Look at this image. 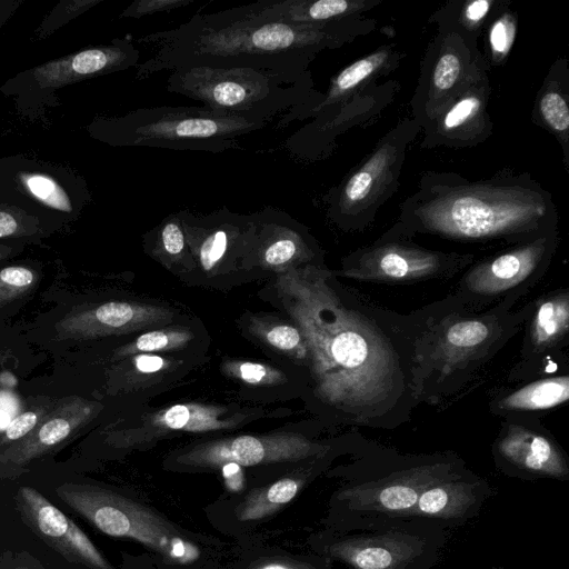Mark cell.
<instances>
[{"mask_svg": "<svg viewBox=\"0 0 569 569\" xmlns=\"http://www.w3.org/2000/svg\"><path fill=\"white\" fill-rule=\"evenodd\" d=\"M44 415L46 413H41L39 410H29L19 415L7 427L3 437L0 439V446L11 445L24 438L33 430Z\"/></svg>", "mask_w": 569, "mask_h": 569, "instance_id": "60d3db41", "label": "cell"}, {"mask_svg": "<svg viewBox=\"0 0 569 569\" xmlns=\"http://www.w3.org/2000/svg\"><path fill=\"white\" fill-rule=\"evenodd\" d=\"M536 107L542 124L557 136L567 150L569 108L560 84L553 80H547L538 96Z\"/></svg>", "mask_w": 569, "mask_h": 569, "instance_id": "4dcf8cb0", "label": "cell"}, {"mask_svg": "<svg viewBox=\"0 0 569 569\" xmlns=\"http://www.w3.org/2000/svg\"><path fill=\"white\" fill-rule=\"evenodd\" d=\"M166 88L212 111L266 124L319 93L310 71L292 76L250 68H180L170 72Z\"/></svg>", "mask_w": 569, "mask_h": 569, "instance_id": "8992f818", "label": "cell"}, {"mask_svg": "<svg viewBox=\"0 0 569 569\" xmlns=\"http://www.w3.org/2000/svg\"><path fill=\"white\" fill-rule=\"evenodd\" d=\"M227 370L232 376L251 385L280 382L284 378L280 371L273 368L248 361L230 362L227 366Z\"/></svg>", "mask_w": 569, "mask_h": 569, "instance_id": "f35d334b", "label": "cell"}, {"mask_svg": "<svg viewBox=\"0 0 569 569\" xmlns=\"http://www.w3.org/2000/svg\"><path fill=\"white\" fill-rule=\"evenodd\" d=\"M23 242H0V261L11 257Z\"/></svg>", "mask_w": 569, "mask_h": 569, "instance_id": "f6af8a7d", "label": "cell"}, {"mask_svg": "<svg viewBox=\"0 0 569 569\" xmlns=\"http://www.w3.org/2000/svg\"><path fill=\"white\" fill-rule=\"evenodd\" d=\"M489 94L485 74L426 124L423 147H465L480 142L491 127L487 112Z\"/></svg>", "mask_w": 569, "mask_h": 569, "instance_id": "603a6c76", "label": "cell"}, {"mask_svg": "<svg viewBox=\"0 0 569 569\" xmlns=\"http://www.w3.org/2000/svg\"><path fill=\"white\" fill-rule=\"evenodd\" d=\"M492 492L490 483L466 468L422 491L410 518H422L446 529L462 527L481 511Z\"/></svg>", "mask_w": 569, "mask_h": 569, "instance_id": "ffe728a7", "label": "cell"}, {"mask_svg": "<svg viewBox=\"0 0 569 569\" xmlns=\"http://www.w3.org/2000/svg\"><path fill=\"white\" fill-rule=\"evenodd\" d=\"M192 335L187 330H156L141 335L132 345L122 347L118 356H128L136 352H152L172 350L187 345Z\"/></svg>", "mask_w": 569, "mask_h": 569, "instance_id": "d6a6232c", "label": "cell"}, {"mask_svg": "<svg viewBox=\"0 0 569 569\" xmlns=\"http://www.w3.org/2000/svg\"><path fill=\"white\" fill-rule=\"evenodd\" d=\"M569 298L567 293L543 300L535 312L530 327L533 351L557 346L568 333Z\"/></svg>", "mask_w": 569, "mask_h": 569, "instance_id": "f1b7e54d", "label": "cell"}, {"mask_svg": "<svg viewBox=\"0 0 569 569\" xmlns=\"http://www.w3.org/2000/svg\"><path fill=\"white\" fill-rule=\"evenodd\" d=\"M568 398L569 378L557 376L523 386L502 398L498 407L507 411L546 410L565 403Z\"/></svg>", "mask_w": 569, "mask_h": 569, "instance_id": "83f0119b", "label": "cell"}, {"mask_svg": "<svg viewBox=\"0 0 569 569\" xmlns=\"http://www.w3.org/2000/svg\"><path fill=\"white\" fill-rule=\"evenodd\" d=\"M0 569H47L28 552L6 551L0 557Z\"/></svg>", "mask_w": 569, "mask_h": 569, "instance_id": "b9f144b4", "label": "cell"}, {"mask_svg": "<svg viewBox=\"0 0 569 569\" xmlns=\"http://www.w3.org/2000/svg\"><path fill=\"white\" fill-rule=\"evenodd\" d=\"M252 233L244 257L267 267H291L317 254L316 243L306 227L289 213L266 206L250 213Z\"/></svg>", "mask_w": 569, "mask_h": 569, "instance_id": "d6986e66", "label": "cell"}, {"mask_svg": "<svg viewBox=\"0 0 569 569\" xmlns=\"http://www.w3.org/2000/svg\"><path fill=\"white\" fill-rule=\"evenodd\" d=\"M139 59V50L130 37L116 38L107 44L89 47L26 70L1 89L20 97L44 98L47 92L76 82L136 68Z\"/></svg>", "mask_w": 569, "mask_h": 569, "instance_id": "4fadbf2b", "label": "cell"}, {"mask_svg": "<svg viewBox=\"0 0 569 569\" xmlns=\"http://www.w3.org/2000/svg\"><path fill=\"white\" fill-rule=\"evenodd\" d=\"M0 201L52 226L70 222L90 201L86 181L69 169L24 158L0 159Z\"/></svg>", "mask_w": 569, "mask_h": 569, "instance_id": "30bf717a", "label": "cell"}, {"mask_svg": "<svg viewBox=\"0 0 569 569\" xmlns=\"http://www.w3.org/2000/svg\"><path fill=\"white\" fill-rule=\"evenodd\" d=\"M557 230L517 243L475 266L463 280L465 289L476 297L492 298L528 280L552 256Z\"/></svg>", "mask_w": 569, "mask_h": 569, "instance_id": "ac0fdd59", "label": "cell"}, {"mask_svg": "<svg viewBox=\"0 0 569 569\" xmlns=\"http://www.w3.org/2000/svg\"><path fill=\"white\" fill-rule=\"evenodd\" d=\"M20 3V0H0V28L18 10Z\"/></svg>", "mask_w": 569, "mask_h": 569, "instance_id": "ee69618b", "label": "cell"}, {"mask_svg": "<svg viewBox=\"0 0 569 569\" xmlns=\"http://www.w3.org/2000/svg\"><path fill=\"white\" fill-rule=\"evenodd\" d=\"M194 0H134L120 13L121 19H141L159 12L184 8Z\"/></svg>", "mask_w": 569, "mask_h": 569, "instance_id": "ab89813d", "label": "cell"}, {"mask_svg": "<svg viewBox=\"0 0 569 569\" xmlns=\"http://www.w3.org/2000/svg\"><path fill=\"white\" fill-rule=\"evenodd\" d=\"M246 415L230 413L227 408L198 403H178L150 415L138 430L139 437L131 441L143 442L172 431L208 432L229 429L242 423Z\"/></svg>", "mask_w": 569, "mask_h": 569, "instance_id": "d4e9b609", "label": "cell"}, {"mask_svg": "<svg viewBox=\"0 0 569 569\" xmlns=\"http://www.w3.org/2000/svg\"><path fill=\"white\" fill-rule=\"evenodd\" d=\"M330 447L300 433L278 432L266 436H238L191 446L174 462L183 469L209 470L226 465L251 467L276 462L322 459Z\"/></svg>", "mask_w": 569, "mask_h": 569, "instance_id": "7c38bea8", "label": "cell"}, {"mask_svg": "<svg viewBox=\"0 0 569 569\" xmlns=\"http://www.w3.org/2000/svg\"><path fill=\"white\" fill-rule=\"evenodd\" d=\"M497 338V323L489 317L458 318L440 329L429 359L448 373L462 362L480 357V351H487L489 342Z\"/></svg>", "mask_w": 569, "mask_h": 569, "instance_id": "484cf974", "label": "cell"}, {"mask_svg": "<svg viewBox=\"0 0 569 569\" xmlns=\"http://www.w3.org/2000/svg\"><path fill=\"white\" fill-rule=\"evenodd\" d=\"M497 4L493 0H472L465 2L458 11L448 9L453 11V16L459 18L453 20V28L447 30L456 31L469 39L475 31L482 28L491 11L496 10L493 7Z\"/></svg>", "mask_w": 569, "mask_h": 569, "instance_id": "8d00e7d4", "label": "cell"}, {"mask_svg": "<svg viewBox=\"0 0 569 569\" xmlns=\"http://www.w3.org/2000/svg\"><path fill=\"white\" fill-rule=\"evenodd\" d=\"M98 405L78 397L62 400L24 438L0 453V476L17 477L33 460L49 453L88 423Z\"/></svg>", "mask_w": 569, "mask_h": 569, "instance_id": "e0dca14e", "label": "cell"}, {"mask_svg": "<svg viewBox=\"0 0 569 569\" xmlns=\"http://www.w3.org/2000/svg\"><path fill=\"white\" fill-rule=\"evenodd\" d=\"M13 500L24 525L67 561L90 569H113L80 527L38 490L22 486Z\"/></svg>", "mask_w": 569, "mask_h": 569, "instance_id": "5bb4252c", "label": "cell"}, {"mask_svg": "<svg viewBox=\"0 0 569 569\" xmlns=\"http://www.w3.org/2000/svg\"><path fill=\"white\" fill-rule=\"evenodd\" d=\"M463 468L452 453L365 456L339 472L345 482L329 499L327 529L345 531L409 519L423 490Z\"/></svg>", "mask_w": 569, "mask_h": 569, "instance_id": "277c9868", "label": "cell"}, {"mask_svg": "<svg viewBox=\"0 0 569 569\" xmlns=\"http://www.w3.org/2000/svg\"><path fill=\"white\" fill-rule=\"evenodd\" d=\"M53 226L42 218L0 201V242H26L48 236Z\"/></svg>", "mask_w": 569, "mask_h": 569, "instance_id": "f546056e", "label": "cell"}, {"mask_svg": "<svg viewBox=\"0 0 569 569\" xmlns=\"http://www.w3.org/2000/svg\"><path fill=\"white\" fill-rule=\"evenodd\" d=\"M447 540L448 529L410 518L345 531L327 529L313 538L312 547L343 569H432Z\"/></svg>", "mask_w": 569, "mask_h": 569, "instance_id": "ba28073f", "label": "cell"}, {"mask_svg": "<svg viewBox=\"0 0 569 569\" xmlns=\"http://www.w3.org/2000/svg\"><path fill=\"white\" fill-rule=\"evenodd\" d=\"M102 0H61L41 21L36 30L37 39H43L70 20L90 10Z\"/></svg>", "mask_w": 569, "mask_h": 569, "instance_id": "d590c367", "label": "cell"}, {"mask_svg": "<svg viewBox=\"0 0 569 569\" xmlns=\"http://www.w3.org/2000/svg\"><path fill=\"white\" fill-rule=\"evenodd\" d=\"M420 129L415 119L399 123L326 196L327 214L335 223L341 228L356 227L392 194L407 147Z\"/></svg>", "mask_w": 569, "mask_h": 569, "instance_id": "9c48e42d", "label": "cell"}, {"mask_svg": "<svg viewBox=\"0 0 569 569\" xmlns=\"http://www.w3.org/2000/svg\"><path fill=\"white\" fill-rule=\"evenodd\" d=\"M191 253L204 271H211L224 259L244 257L252 233L250 214L231 211L223 206L208 214L179 211Z\"/></svg>", "mask_w": 569, "mask_h": 569, "instance_id": "2e32d148", "label": "cell"}, {"mask_svg": "<svg viewBox=\"0 0 569 569\" xmlns=\"http://www.w3.org/2000/svg\"><path fill=\"white\" fill-rule=\"evenodd\" d=\"M406 233H430L465 242L528 241L557 230L552 197L525 176L468 182L427 174L400 207Z\"/></svg>", "mask_w": 569, "mask_h": 569, "instance_id": "3957f363", "label": "cell"}, {"mask_svg": "<svg viewBox=\"0 0 569 569\" xmlns=\"http://www.w3.org/2000/svg\"><path fill=\"white\" fill-rule=\"evenodd\" d=\"M148 248L159 257L183 260L189 253L179 212L168 214L159 226L144 236Z\"/></svg>", "mask_w": 569, "mask_h": 569, "instance_id": "1f68e13d", "label": "cell"}, {"mask_svg": "<svg viewBox=\"0 0 569 569\" xmlns=\"http://www.w3.org/2000/svg\"><path fill=\"white\" fill-rule=\"evenodd\" d=\"M173 317L172 311L158 306L109 301L67 315L57 331L62 339H92L169 323Z\"/></svg>", "mask_w": 569, "mask_h": 569, "instance_id": "44dd1931", "label": "cell"}, {"mask_svg": "<svg viewBox=\"0 0 569 569\" xmlns=\"http://www.w3.org/2000/svg\"><path fill=\"white\" fill-rule=\"evenodd\" d=\"M465 257L430 251L400 241H379L349 258L345 274L361 280H420L461 263Z\"/></svg>", "mask_w": 569, "mask_h": 569, "instance_id": "9a60e30c", "label": "cell"}, {"mask_svg": "<svg viewBox=\"0 0 569 569\" xmlns=\"http://www.w3.org/2000/svg\"><path fill=\"white\" fill-rule=\"evenodd\" d=\"M485 59L460 33L440 29L431 44L415 94L413 114L422 128L486 74Z\"/></svg>", "mask_w": 569, "mask_h": 569, "instance_id": "8fae6325", "label": "cell"}, {"mask_svg": "<svg viewBox=\"0 0 569 569\" xmlns=\"http://www.w3.org/2000/svg\"><path fill=\"white\" fill-rule=\"evenodd\" d=\"M356 18L319 24H291L244 18L230 9L196 13L171 29L138 39L153 54L136 67V79L188 67L250 68L306 73L317 53L341 47L358 34Z\"/></svg>", "mask_w": 569, "mask_h": 569, "instance_id": "7a4b0ae2", "label": "cell"}, {"mask_svg": "<svg viewBox=\"0 0 569 569\" xmlns=\"http://www.w3.org/2000/svg\"><path fill=\"white\" fill-rule=\"evenodd\" d=\"M497 466L522 479H567L569 465L561 449L548 437L520 426H510L495 447Z\"/></svg>", "mask_w": 569, "mask_h": 569, "instance_id": "7402d4cb", "label": "cell"}, {"mask_svg": "<svg viewBox=\"0 0 569 569\" xmlns=\"http://www.w3.org/2000/svg\"><path fill=\"white\" fill-rule=\"evenodd\" d=\"M313 264L291 266L277 277L280 302L310 356L316 395L327 405L368 422L391 405L400 387V362L370 318L347 307Z\"/></svg>", "mask_w": 569, "mask_h": 569, "instance_id": "6da1fadb", "label": "cell"}, {"mask_svg": "<svg viewBox=\"0 0 569 569\" xmlns=\"http://www.w3.org/2000/svg\"><path fill=\"white\" fill-rule=\"evenodd\" d=\"M269 345L278 350L291 353L298 359L307 357V348L298 328L288 325H277L264 331Z\"/></svg>", "mask_w": 569, "mask_h": 569, "instance_id": "74e56055", "label": "cell"}, {"mask_svg": "<svg viewBox=\"0 0 569 569\" xmlns=\"http://www.w3.org/2000/svg\"><path fill=\"white\" fill-rule=\"evenodd\" d=\"M133 363L138 371L143 373H151L162 370L166 367V361L159 356L142 353L133 358Z\"/></svg>", "mask_w": 569, "mask_h": 569, "instance_id": "7bdbcfd3", "label": "cell"}, {"mask_svg": "<svg viewBox=\"0 0 569 569\" xmlns=\"http://www.w3.org/2000/svg\"><path fill=\"white\" fill-rule=\"evenodd\" d=\"M38 281L37 272L26 266L0 269V307L23 297Z\"/></svg>", "mask_w": 569, "mask_h": 569, "instance_id": "836d02e7", "label": "cell"}, {"mask_svg": "<svg viewBox=\"0 0 569 569\" xmlns=\"http://www.w3.org/2000/svg\"><path fill=\"white\" fill-rule=\"evenodd\" d=\"M262 122L206 107L139 108L122 116L97 117L90 134L112 147H150L219 153L239 148V139L264 128Z\"/></svg>", "mask_w": 569, "mask_h": 569, "instance_id": "5b68a950", "label": "cell"}, {"mask_svg": "<svg viewBox=\"0 0 569 569\" xmlns=\"http://www.w3.org/2000/svg\"><path fill=\"white\" fill-rule=\"evenodd\" d=\"M517 20L511 12L505 10L497 17L488 29L490 61L495 64L503 61L516 38Z\"/></svg>", "mask_w": 569, "mask_h": 569, "instance_id": "e575fe53", "label": "cell"}, {"mask_svg": "<svg viewBox=\"0 0 569 569\" xmlns=\"http://www.w3.org/2000/svg\"><path fill=\"white\" fill-rule=\"evenodd\" d=\"M373 3L368 0H259L230 10L261 21L319 24L357 18Z\"/></svg>", "mask_w": 569, "mask_h": 569, "instance_id": "cb8c5ba5", "label": "cell"}, {"mask_svg": "<svg viewBox=\"0 0 569 569\" xmlns=\"http://www.w3.org/2000/svg\"><path fill=\"white\" fill-rule=\"evenodd\" d=\"M57 497L102 533L134 540L167 563L192 567L204 559L202 537L121 493L92 485L63 483Z\"/></svg>", "mask_w": 569, "mask_h": 569, "instance_id": "52a82bcc", "label": "cell"}, {"mask_svg": "<svg viewBox=\"0 0 569 569\" xmlns=\"http://www.w3.org/2000/svg\"><path fill=\"white\" fill-rule=\"evenodd\" d=\"M313 475L315 469L309 468L251 490L236 506V519L252 522L274 515L297 497Z\"/></svg>", "mask_w": 569, "mask_h": 569, "instance_id": "4316f807", "label": "cell"}]
</instances>
